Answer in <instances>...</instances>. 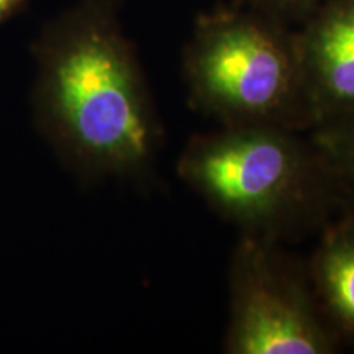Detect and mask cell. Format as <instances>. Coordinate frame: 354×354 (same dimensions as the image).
<instances>
[{"mask_svg":"<svg viewBox=\"0 0 354 354\" xmlns=\"http://www.w3.org/2000/svg\"><path fill=\"white\" fill-rule=\"evenodd\" d=\"M38 112L74 169L149 183L165 145L135 48L115 0H82L37 43Z\"/></svg>","mask_w":354,"mask_h":354,"instance_id":"6da1fadb","label":"cell"},{"mask_svg":"<svg viewBox=\"0 0 354 354\" xmlns=\"http://www.w3.org/2000/svg\"><path fill=\"white\" fill-rule=\"evenodd\" d=\"M177 176L240 233L281 243L320 232L343 201L310 133L277 125H220L194 135Z\"/></svg>","mask_w":354,"mask_h":354,"instance_id":"7a4b0ae2","label":"cell"},{"mask_svg":"<svg viewBox=\"0 0 354 354\" xmlns=\"http://www.w3.org/2000/svg\"><path fill=\"white\" fill-rule=\"evenodd\" d=\"M183 73L190 107L220 125L312 130L297 26L245 0L198 17Z\"/></svg>","mask_w":354,"mask_h":354,"instance_id":"3957f363","label":"cell"},{"mask_svg":"<svg viewBox=\"0 0 354 354\" xmlns=\"http://www.w3.org/2000/svg\"><path fill=\"white\" fill-rule=\"evenodd\" d=\"M228 354H330L339 346L313 294L307 263L281 241L240 233L228 271Z\"/></svg>","mask_w":354,"mask_h":354,"instance_id":"277c9868","label":"cell"},{"mask_svg":"<svg viewBox=\"0 0 354 354\" xmlns=\"http://www.w3.org/2000/svg\"><path fill=\"white\" fill-rule=\"evenodd\" d=\"M297 38L313 130L354 112V0H323Z\"/></svg>","mask_w":354,"mask_h":354,"instance_id":"5b68a950","label":"cell"},{"mask_svg":"<svg viewBox=\"0 0 354 354\" xmlns=\"http://www.w3.org/2000/svg\"><path fill=\"white\" fill-rule=\"evenodd\" d=\"M307 271L317 302L339 342L354 339V223L338 214L320 230Z\"/></svg>","mask_w":354,"mask_h":354,"instance_id":"8992f818","label":"cell"},{"mask_svg":"<svg viewBox=\"0 0 354 354\" xmlns=\"http://www.w3.org/2000/svg\"><path fill=\"white\" fill-rule=\"evenodd\" d=\"M344 192H354V112L308 131Z\"/></svg>","mask_w":354,"mask_h":354,"instance_id":"52a82bcc","label":"cell"},{"mask_svg":"<svg viewBox=\"0 0 354 354\" xmlns=\"http://www.w3.org/2000/svg\"><path fill=\"white\" fill-rule=\"evenodd\" d=\"M250 6L271 13L292 26H299L312 15L323 0H245Z\"/></svg>","mask_w":354,"mask_h":354,"instance_id":"ba28073f","label":"cell"},{"mask_svg":"<svg viewBox=\"0 0 354 354\" xmlns=\"http://www.w3.org/2000/svg\"><path fill=\"white\" fill-rule=\"evenodd\" d=\"M24 3L25 0H0V25L10 19Z\"/></svg>","mask_w":354,"mask_h":354,"instance_id":"9c48e42d","label":"cell"},{"mask_svg":"<svg viewBox=\"0 0 354 354\" xmlns=\"http://www.w3.org/2000/svg\"><path fill=\"white\" fill-rule=\"evenodd\" d=\"M339 215L348 218L351 223H354V192H344L342 207H339Z\"/></svg>","mask_w":354,"mask_h":354,"instance_id":"30bf717a","label":"cell"}]
</instances>
